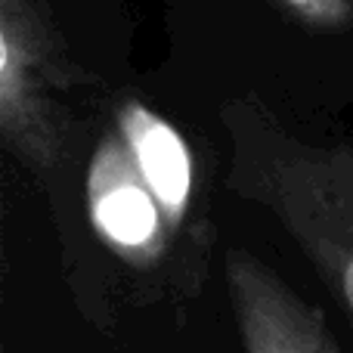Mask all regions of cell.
I'll use <instances>...</instances> for the list:
<instances>
[{
  "label": "cell",
  "mask_w": 353,
  "mask_h": 353,
  "mask_svg": "<svg viewBox=\"0 0 353 353\" xmlns=\"http://www.w3.org/2000/svg\"><path fill=\"white\" fill-rule=\"evenodd\" d=\"M84 217L99 257L90 325H115L109 270L143 301H192L201 292L211 251V223L192 149L168 118L128 97L99 134L84 176Z\"/></svg>",
  "instance_id": "cell-1"
},
{
  "label": "cell",
  "mask_w": 353,
  "mask_h": 353,
  "mask_svg": "<svg viewBox=\"0 0 353 353\" xmlns=\"http://www.w3.org/2000/svg\"><path fill=\"white\" fill-rule=\"evenodd\" d=\"M226 186L276 220L353 323V143L292 134L257 97L223 105Z\"/></svg>",
  "instance_id": "cell-2"
},
{
  "label": "cell",
  "mask_w": 353,
  "mask_h": 353,
  "mask_svg": "<svg viewBox=\"0 0 353 353\" xmlns=\"http://www.w3.org/2000/svg\"><path fill=\"white\" fill-rule=\"evenodd\" d=\"M68 84V62L41 0H0V137L34 174L62 165Z\"/></svg>",
  "instance_id": "cell-3"
},
{
  "label": "cell",
  "mask_w": 353,
  "mask_h": 353,
  "mask_svg": "<svg viewBox=\"0 0 353 353\" xmlns=\"http://www.w3.org/2000/svg\"><path fill=\"white\" fill-rule=\"evenodd\" d=\"M223 282L242 353H344L319 304L248 248L223 254Z\"/></svg>",
  "instance_id": "cell-4"
},
{
  "label": "cell",
  "mask_w": 353,
  "mask_h": 353,
  "mask_svg": "<svg viewBox=\"0 0 353 353\" xmlns=\"http://www.w3.org/2000/svg\"><path fill=\"white\" fill-rule=\"evenodd\" d=\"M279 3L313 31L338 34L353 28V0H279Z\"/></svg>",
  "instance_id": "cell-5"
}]
</instances>
